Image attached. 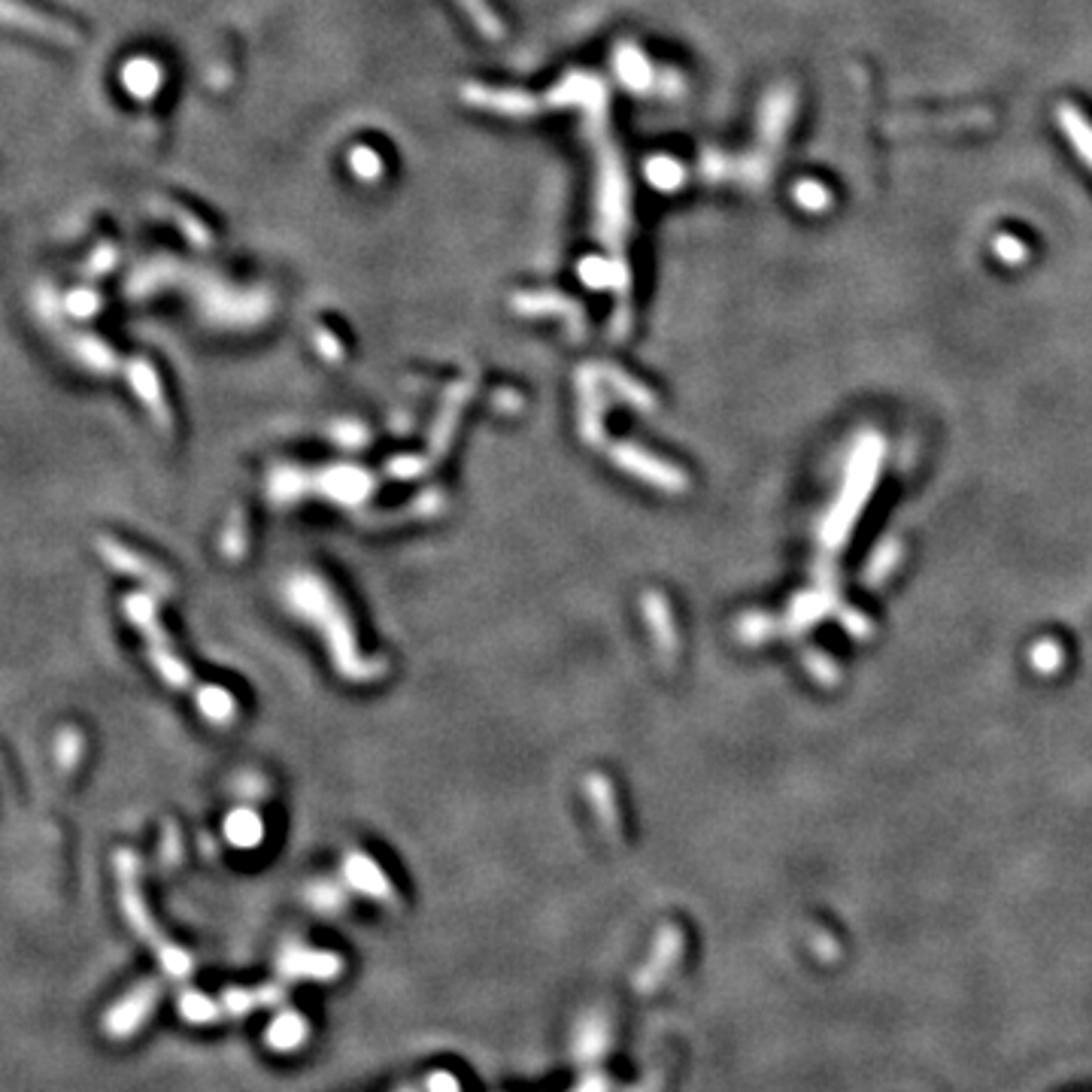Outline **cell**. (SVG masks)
Wrapping results in <instances>:
<instances>
[{
	"instance_id": "cell-1",
	"label": "cell",
	"mask_w": 1092,
	"mask_h": 1092,
	"mask_svg": "<svg viewBox=\"0 0 1092 1092\" xmlns=\"http://www.w3.org/2000/svg\"><path fill=\"white\" fill-rule=\"evenodd\" d=\"M276 971L283 980H316L331 983L343 974V959L331 950H313L304 944H286L276 956Z\"/></svg>"
},
{
	"instance_id": "cell-2",
	"label": "cell",
	"mask_w": 1092,
	"mask_h": 1092,
	"mask_svg": "<svg viewBox=\"0 0 1092 1092\" xmlns=\"http://www.w3.org/2000/svg\"><path fill=\"white\" fill-rule=\"evenodd\" d=\"M0 22L18 31H28L34 37L52 40L59 46H76L79 43V31L70 28L67 22H59L46 12H37L34 6L15 3V0H0Z\"/></svg>"
},
{
	"instance_id": "cell-3",
	"label": "cell",
	"mask_w": 1092,
	"mask_h": 1092,
	"mask_svg": "<svg viewBox=\"0 0 1092 1092\" xmlns=\"http://www.w3.org/2000/svg\"><path fill=\"white\" fill-rule=\"evenodd\" d=\"M683 953V935L677 929H662L658 938H655V947H652V956L641 965V971L635 974V989L646 995L652 989H658L665 983V977L671 974V968L677 965Z\"/></svg>"
},
{
	"instance_id": "cell-4",
	"label": "cell",
	"mask_w": 1092,
	"mask_h": 1092,
	"mask_svg": "<svg viewBox=\"0 0 1092 1092\" xmlns=\"http://www.w3.org/2000/svg\"><path fill=\"white\" fill-rule=\"evenodd\" d=\"M610 1050V1023L604 1014L598 1011H589L582 1014L574 1026V1059H577L582 1068L595 1071L598 1062L607 1056Z\"/></svg>"
},
{
	"instance_id": "cell-5",
	"label": "cell",
	"mask_w": 1092,
	"mask_h": 1092,
	"mask_svg": "<svg viewBox=\"0 0 1092 1092\" xmlns=\"http://www.w3.org/2000/svg\"><path fill=\"white\" fill-rule=\"evenodd\" d=\"M343 877L359 890L365 893L368 899L383 901V904H394V887L388 883V877L380 871V865L362 853H352L346 856V865H343Z\"/></svg>"
},
{
	"instance_id": "cell-6",
	"label": "cell",
	"mask_w": 1092,
	"mask_h": 1092,
	"mask_svg": "<svg viewBox=\"0 0 1092 1092\" xmlns=\"http://www.w3.org/2000/svg\"><path fill=\"white\" fill-rule=\"evenodd\" d=\"M286 999V986L264 983V986H231L222 992V1011L231 1017H247L261 1008H276Z\"/></svg>"
},
{
	"instance_id": "cell-7",
	"label": "cell",
	"mask_w": 1092,
	"mask_h": 1092,
	"mask_svg": "<svg viewBox=\"0 0 1092 1092\" xmlns=\"http://www.w3.org/2000/svg\"><path fill=\"white\" fill-rule=\"evenodd\" d=\"M307 1034H310V1023L304 1020V1014L286 1008V1011H279V1014L270 1020V1026L264 1031V1044H267L273 1053H295V1050L304 1047Z\"/></svg>"
},
{
	"instance_id": "cell-8",
	"label": "cell",
	"mask_w": 1092,
	"mask_h": 1092,
	"mask_svg": "<svg viewBox=\"0 0 1092 1092\" xmlns=\"http://www.w3.org/2000/svg\"><path fill=\"white\" fill-rule=\"evenodd\" d=\"M1056 122H1059V130L1071 140L1075 152L1081 155V161L1092 171V122L1075 107V104H1059L1056 107Z\"/></svg>"
},
{
	"instance_id": "cell-9",
	"label": "cell",
	"mask_w": 1092,
	"mask_h": 1092,
	"mask_svg": "<svg viewBox=\"0 0 1092 1092\" xmlns=\"http://www.w3.org/2000/svg\"><path fill=\"white\" fill-rule=\"evenodd\" d=\"M792 200H795L801 210H807V213H826V210H832L835 194H832V189H829L826 183H820V180H801V183L792 186Z\"/></svg>"
},
{
	"instance_id": "cell-10",
	"label": "cell",
	"mask_w": 1092,
	"mask_h": 1092,
	"mask_svg": "<svg viewBox=\"0 0 1092 1092\" xmlns=\"http://www.w3.org/2000/svg\"><path fill=\"white\" fill-rule=\"evenodd\" d=\"M228 837H231V843H237V846H243V850H250V846H256L258 840H261V820H258L256 814L253 811H237V814H231L228 817Z\"/></svg>"
},
{
	"instance_id": "cell-11",
	"label": "cell",
	"mask_w": 1092,
	"mask_h": 1092,
	"mask_svg": "<svg viewBox=\"0 0 1092 1092\" xmlns=\"http://www.w3.org/2000/svg\"><path fill=\"white\" fill-rule=\"evenodd\" d=\"M183 1014H186L189 1023H216L222 1017V1005H216L203 992H186L183 995Z\"/></svg>"
},
{
	"instance_id": "cell-12",
	"label": "cell",
	"mask_w": 1092,
	"mask_h": 1092,
	"mask_svg": "<svg viewBox=\"0 0 1092 1092\" xmlns=\"http://www.w3.org/2000/svg\"><path fill=\"white\" fill-rule=\"evenodd\" d=\"M152 1002H155V986H146L143 992H137L128 1005L119 1011V1017H122V1020H116V1028H119V1031H130V1028L137 1026V1023L149 1014Z\"/></svg>"
},
{
	"instance_id": "cell-13",
	"label": "cell",
	"mask_w": 1092,
	"mask_h": 1092,
	"mask_svg": "<svg viewBox=\"0 0 1092 1092\" xmlns=\"http://www.w3.org/2000/svg\"><path fill=\"white\" fill-rule=\"evenodd\" d=\"M307 901H310V907H316L322 913H340L346 907V893L334 883H316V887H310Z\"/></svg>"
},
{
	"instance_id": "cell-14",
	"label": "cell",
	"mask_w": 1092,
	"mask_h": 1092,
	"mask_svg": "<svg viewBox=\"0 0 1092 1092\" xmlns=\"http://www.w3.org/2000/svg\"><path fill=\"white\" fill-rule=\"evenodd\" d=\"M992 253L1002 258L1005 264H1020V261H1026L1028 256L1026 243H1023L1020 237H1014V234H999V237L992 240Z\"/></svg>"
},
{
	"instance_id": "cell-15",
	"label": "cell",
	"mask_w": 1092,
	"mask_h": 1092,
	"mask_svg": "<svg viewBox=\"0 0 1092 1092\" xmlns=\"http://www.w3.org/2000/svg\"><path fill=\"white\" fill-rule=\"evenodd\" d=\"M428 1092H461V1084L455 1081V1075L452 1071H435V1075H428Z\"/></svg>"
},
{
	"instance_id": "cell-16",
	"label": "cell",
	"mask_w": 1092,
	"mask_h": 1092,
	"mask_svg": "<svg viewBox=\"0 0 1092 1092\" xmlns=\"http://www.w3.org/2000/svg\"><path fill=\"white\" fill-rule=\"evenodd\" d=\"M571 1092H613V1087L601 1071H589Z\"/></svg>"
},
{
	"instance_id": "cell-17",
	"label": "cell",
	"mask_w": 1092,
	"mask_h": 1092,
	"mask_svg": "<svg viewBox=\"0 0 1092 1092\" xmlns=\"http://www.w3.org/2000/svg\"><path fill=\"white\" fill-rule=\"evenodd\" d=\"M346 477H349V467H343L340 474H337V480H340V486H346ZM340 498H346V501H352L355 498V492H349V489H340Z\"/></svg>"
},
{
	"instance_id": "cell-18",
	"label": "cell",
	"mask_w": 1092,
	"mask_h": 1092,
	"mask_svg": "<svg viewBox=\"0 0 1092 1092\" xmlns=\"http://www.w3.org/2000/svg\"><path fill=\"white\" fill-rule=\"evenodd\" d=\"M398 1092H416V1090H410V1087H404V1090H398Z\"/></svg>"
}]
</instances>
